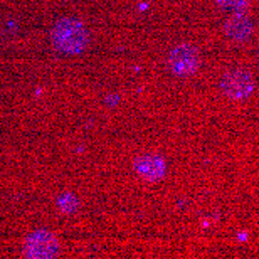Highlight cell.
I'll return each mask as SVG.
<instances>
[{
  "label": "cell",
  "mask_w": 259,
  "mask_h": 259,
  "mask_svg": "<svg viewBox=\"0 0 259 259\" xmlns=\"http://www.w3.org/2000/svg\"><path fill=\"white\" fill-rule=\"evenodd\" d=\"M54 48L64 54H81L88 48L90 34L77 19H61L51 32Z\"/></svg>",
  "instance_id": "6da1fadb"
},
{
  "label": "cell",
  "mask_w": 259,
  "mask_h": 259,
  "mask_svg": "<svg viewBox=\"0 0 259 259\" xmlns=\"http://www.w3.org/2000/svg\"><path fill=\"white\" fill-rule=\"evenodd\" d=\"M168 69L177 76H190L199 69L200 66V54L199 49L190 44H180L170 51L167 59Z\"/></svg>",
  "instance_id": "3957f363"
},
{
  "label": "cell",
  "mask_w": 259,
  "mask_h": 259,
  "mask_svg": "<svg viewBox=\"0 0 259 259\" xmlns=\"http://www.w3.org/2000/svg\"><path fill=\"white\" fill-rule=\"evenodd\" d=\"M217 5L224 10H232V12H241L249 5L251 0H215Z\"/></svg>",
  "instance_id": "ba28073f"
},
{
  "label": "cell",
  "mask_w": 259,
  "mask_h": 259,
  "mask_svg": "<svg viewBox=\"0 0 259 259\" xmlns=\"http://www.w3.org/2000/svg\"><path fill=\"white\" fill-rule=\"evenodd\" d=\"M59 252V242L49 231H35L27 236L24 244V254L32 259L56 257Z\"/></svg>",
  "instance_id": "277c9868"
},
{
  "label": "cell",
  "mask_w": 259,
  "mask_h": 259,
  "mask_svg": "<svg viewBox=\"0 0 259 259\" xmlns=\"http://www.w3.org/2000/svg\"><path fill=\"white\" fill-rule=\"evenodd\" d=\"M224 30L232 40H236V42H244V40L251 37L252 30H254V24H252V20L241 10V12H234L226 20Z\"/></svg>",
  "instance_id": "8992f818"
},
{
  "label": "cell",
  "mask_w": 259,
  "mask_h": 259,
  "mask_svg": "<svg viewBox=\"0 0 259 259\" xmlns=\"http://www.w3.org/2000/svg\"><path fill=\"white\" fill-rule=\"evenodd\" d=\"M222 93L234 101H244L256 91V79L251 72L244 69H234L222 76L221 79Z\"/></svg>",
  "instance_id": "7a4b0ae2"
},
{
  "label": "cell",
  "mask_w": 259,
  "mask_h": 259,
  "mask_svg": "<svg viewBox=\"0 0 259 259\" xmlns=\"http://www.w3.org/2000/svg\"><path fill=\"white\" fill-rule=\"evenodd\" d=\"M58 205H59V209H61V210L66 212V214H72L74 210L79 209V200H77L74 195L64 194V195H61V197H59Z\"/></svg>",
  "instance_id": "52a82bcc"
},
{
  "label": "cell",
  "mask_w": 259,
  "mask_h": 259,
  "mask_svg": "<svg viewBox=\"0 0 259 259\" xmlns=\"http://www.w3.org/2000/svg\"><path fill=\"white\" fill-rule=\"evenodd\" d=\"M133 168L142 179L148 180V182H158L165 177L167 163H165L163 157H160L157 153H145L135 158Z\"/></svg>",
  "instance_id": "5b68a950"
}]
</instances>
